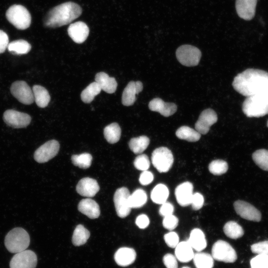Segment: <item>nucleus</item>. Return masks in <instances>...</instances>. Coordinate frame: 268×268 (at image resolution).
Segmentation results:
<instances>
[{
	"label": "nucleus",
	"mask_w": 268,
	"mask_h": 268,
	"mask_svg": "<svg viewBox=\"0 0 268 268\" xmlns=\"http://www.w3.org/2000/svg\"><path fill=\"white\" fill-rule=\"evenodd\" d=\"M187 241L193 249L197 252H201L207 245L205 235L199 228H195L191 231Z\"/></svg>",
	"instance_id": "25"
},
{
	"label": "nucleus",
	"mask_w": 268,
	"mask_h": 268,
	"mask_svg": "<svg viewBox=\"0 0 268 268\" xmlns=\"http://www.w3.org/2000/svg\"><path fill=\"white\" fill-rule=\"evenodd\" d=\"M90 237L89 231L83 225H78L75 228L72 237L73 244L79 246L84 244Z\"/></svg>",
	"instance_id": "36"
},
{
	"label": "nucleus",
	"mask_w": 268,
	"mask_h": 268,
	"mask_svg": "<svg viewBox=\"0 0 268 268\" xmlns=\"http://www.w3.org/2000/svg\"><path fill=\"white\" fill-rule=\"evenodd\" d=\"M176 135L181 139L189 142H196L200 139L201 134L196 130L188 126H183L177 129Z\"/></svg>",
	"instance_id": "28"
},
{
	"label": "nucleus",
	"mask_w": 268,
	"mask_h": 268,
	"mask_svg": "<svg viewBox=\"0 0 268 268\" xmlns=\"http://www.w3.org/2000/svg\"><path fill=\"white\" fill-rule=\"evenodd\" d=\"M81 7L77 3L68 1L51 9L44 19L45 26L56 28L67 25L82 13Z\"/></svg>",
	"instance_id": "2"
},
{
	"label": "nucleus",
	"mask_w": 268,
	"mask_h": 268,
	"mask_svg": "<svg viewBox=\"0 0 268 268\" xmlns=\"http://www.w3.org/2000/svg\"><path fill=\"white\" fill-rule=\"evenodd\" d=\"M217 121V116L215 112L211 109L204 110L201 113L195 126V129L202 134H206L210 127Z\"/></svg>",
	"instance_id": "15"
},
{
	"label": "nucleus",
	"mask_w": 268,
	"mask_h": 268,
	"mask_svg": "<svg viewBox=\"0 0 268 268\" xmlns=\"http://www.w3.org/2000/svg\"><path fill=\"white\" fill-rule=\"evenodd\" d=\"M178 222V218L176 216L171 214L164 217L162 224L166 229L173 230L177 226Z\"/></svg>",
	"instance_id": "44"
},
{
	"label": "nucleus",
	"mask_w": 268,
	"mask_h": 268,
	"mask_svg": "<svg viewBox=\"0 0 268 268\" xmlns=\"http://www.w3.org/2000/svg\"><path fill=\"white\" fill-rule=\"evenodd\" d=\"M251 268H268V255L258 254L250 261Z\"/></svg>",
	"instance_id": "41"
},
{
	"label": "nucleus",
	"mask_w": 268,
	"mask_h": 268,
	"mask_svg": "<svg viewBox=\"0 0 268 268\" xmlns=\"http://www.w3.org/2000/svg\"><path fill=\"white\" fill-rule=\"evenodd\" d=\"M258 0H236V9L238 16L246 20L253 19L255 15Z\"/></svg>",
	"instance_id": "19"
},
{
	"label": "nucleus",
	"mask_w": 268,
	"mask_h": 268,
	"mask_svg": "<svg viewBox=\"0 0 268 268\" xmlns=\"http://www.w3.org/2000/svg\"><path fill=\"white\" fill-rule=\"evenodd\" d=\"M8 50L14 55H22L28 53L31 49V45L24 40H17L9 43Z\"/></svg>",
	"instance_id": "33"
},
{
	"label": "nucleus",
	"mask_w": 268,
	"mask_h": 268,
	"mask_svg": "<svg viewBox=\"0 0 268 268\" xmlns=\"http://www.w3.org/2000/svg\"><path fill=\"white\" fill-rule=\"evenodd\" d=\"M151 161L153 166L159 172L165 173L172 167L174 157L169 149L166 147H160L153 151Z\"/></svg>",
	"instance_id": "6"
},
{
	"label": "nucleus",
	"mask_w": 268,
	"mask_h": 268,
	"mask_svg": "<svg viewBox=\"0 0 268 268\" xmlns=\"http://www.w3.org/2000/svg\"><path fill=\"white\" fill-rule=\"evenodd\" d=\"M30 241V237L27 231L22 228L16 227L6 234L4 245L9 252L15 254L26 250Z\"/></svg>",
	"instance_id": "4"
},
{
	"label": "nucleus",
	"mask_w": 268,
	"mask_h": 268,
	"mask_svg": "<svg viewBox=\"0 0 268 268\" xmlns=\"http://www.w3.org/2000/svg\"><path fill=\"white\" fill-rule=\"evenodd\" d=\"M211 254L213 259L224 263H234L237 259L236 252L233 248L228 242L221 240L213 244Z\"/></svg>",
	"instance_id": "8"
},
{
	"label": "nucleus",
	"mask_w": 268,
	"mask_h": 268,
	"mask_svg": "<svg viewBox=\"0 0 268 268\" xmlns=\"http://www.w3.org/2000/svg\"><path fill=\"white\" fill-rule=\"evenodd\" d=\"M149 109L159 113L164 117H169L177 111V105L173 103L165 102L161 98H156L151 100L148 104Z\"/></svg>",
	"instance_id": "21"
},
{
	"label": "nucleus",
	"mask_w": 268,
	"mask_h": 268,
	"mask_svg": "<svg viewBox=\"0 0 268 268\" xmlns=\"http://www.w3.org/2000/svg\"><path fill=\"white\" fill-rule=\"evenodd\" d=\"M194 264L197 268H212L213 258L208 253L198 252L193 257Z\"/></svg>",
	"instance_id": "32"
},
{
	"label": "nucleus",
	"mask_w": 268,
	"mask_h": 268,
	"mask_svg": "<svg viewBox=\"0 0 268 268\" xmlns=\"http://www.w3.org/2000/svg\"><path fill=\"white\" fill-rule=\"evenodd\" d=\"M163 262L166 268H178L177 258L171 254H166L163 258Z\"/></svg>",
	"instance_id": "47"
},
{
	"label": "nucleus",
	"mask_w": 268,
	"mask_h": 268,
	"mask_svg": "<svg viewBox=\"0 0 268 268\" xmlns=\"http://www.w3.org/2000/svg\"><path fill=\"white\" fill-rule=\"evenodd\" d=\"M154 179L153 174L147 170L143 171L140 174L139 181L142 185L146 186L150 184Z\"/></svg>",
	"instance_id": "49"
},
{
	"label": "nucleus",
	"mask_w": 268,
	"mask_h": 268,
	"mask_svg": "<svg viewBox=\"0 0 268 268\" xmlns=\"http://www.w3.org/2000/svg\"><path fill=\"white\" fill-rule=\"evenodd\" d=\"M34 101L40 108H45L49 104L51 97L48 90L44 87L35 85L32 87Z\"/></svg>",
	"instance_id": "27"
},
{
	"label": "nucleus",
	"mask_w": 268,
	"mask_h": 268,
	"mask_svg": "<svg viewBox=\"0 0 268 268\" xmlns=\"http://www.w3.org/2000/svg\"><path fill=\"white\" fill-rule=\"evenodd\" d=\"M267 127H268V121L267 122Z\"/></svg>",
	"instance_id": "53"
},
{
	"label": "nucleus",
	"mask_w": 268,
	"mask_h": 268,
	"mask_svg": "<svg viewBox=\"0 0 268 268\" xmlns=\"http://www.w3.org/2000/svg\"><path fill=\"white\" fill-rule=\"evenodd\" d=\"M150 164L148 157L144 154L136 156L134 162L135 168L142 171L147 170L150 166Z\"/></svg>",
	"instance_id": "42"
},
{
	"label": "nucleus",
	"mask_w": 268,
	"mask_h": 268,
	"mask_svg": "<svg viewBox=\"0 0 268 268\" xmlns=\"http://www.w3.org/2000/svg\"><path fill=\"white\" fill-rule=\"evenodd\" d=\"M100 187L96 180L86 177L81 179L77 183L76 190L82 196L93 197L99 191Z\"/></svg>",
	"instance_id": "20"
},
{
	"label": "nucleus",
	"mask_w": 268,
	"mask_h": 268,
	"mask_svg": "<svg viewBox=\"0 0 268 268\" xmlns=\"http://www.w3.org/2000/svg\"><path fill=\"white\" fill-rule=\"evenodd\" d=\"M228 169L227 163L223 160L212 161L208 165L209 172L214 175H221L225 173Z\"/></svg>",
	"instance_id": "40"
},
{
	"label": "nucleus",
	"mask_w": 268,
	"mask_h": 268,
	"mask_svg": "<svg viewBox=\"0 0 268 268\" xmlns=\"http://www.w3.org/2000/svg\"><path fill=\"white\" fill-rule=\"evenodd\" d=\"M67 33L71 39L75 43H83L88 37L89 29L83 22L77 21L70 24Z\"/></svg>",
	"instance_id": "16"
},
{
	"label": "nucleus",
	"mask_w": 268,
	"mask_h": 268,
	"mask_svg": "<svg viewBox=\"0 0 268 268\" xmlns=\"http://www.w3.org/2000/svg\"><path fill=\"white\" fill-rule=\"evenodd\" d=\"M175 248V257L181 262L187 263L193 259V249L188 241L179 242Z\"/></svg>",
	"instance_id": "26"
},
{
	"label": "nucleus",
	"mask_w": 268,
	"mask_h": 268,
	"mask_svg": "<svg viewBox=\"0 0 268 268\" xmlns=\"http://www.w3.org/2000/svg\"><path fill=\"white\" fill-rule=\"evenodd\" d=\"M164 239L167 246L175 248L179 243V237L175 232L171 231L165 234Z\"/></svg>",
	"instance_id": "45"
},
{
	"label": "nucleus",
	"mask_w": 268,
	"mask_h": 268,
	"mask_svg": "<svg viewBox=\"0 0 268 268\" xmlns=\"http://www.w3.org/2000/svg\"><path fill=\"white\" fill-rule=\"evenodd\" d=\"M73 165L82 169L88 168L91 165L92 157L88 153L73 155L71 157Z\"/></svg>",
	"instance_id": "39"
},
{
	"label": "nucleus",
	"mask_w": 268,
	"mask_h": 268,
	"mask_svg": "<svg viewBox=\"0 0 268 268\" xmlns=\"http://www.w3.org/2000/svg\"><path fill=\"white\" fill-rule=\"evenodd\" d=\"M143 89V85L141 81H131L125 88L122 97L123 105L129 106L133 105L136 101V95Z\"/></svg>",
	"instance_id": "17"
},
{
	"label": "nucleus",
	"mask_w": 268,
	"mask_h": 268,
	"mask_svg": "<svg viewBox=\"0 0 268 268\" xmlns=\"http://www.w3.org/2000/svg\"><path fill=\"white\" fill-rule=\"evenodd\" d=\"M176 56L178 61L182 65L194 67L199 64L201 53V51L195 46L184 45L177 49Z\"/></svg>",
	"instance_id": "7"
},
{
	"label": "nucleus",
	"mask_w": 268,
	"mask_h": 268,
	"mask_svg": "<svg viewBox=\"0 0 268 268\" xmlns=\"http://www.w3.org/2000/svg\"><path fill=\"white\" fill-rule=\"evenodd\" d=\"M130 193L126 187L116 190L114 196V202L117 215L121 218L127 217L131 212L132 208L129 203Z\"/></svg>",
	"instance_id": "10"
},
{
	"label": "nucleus",
	"mask_w": 268,
	"mask_h": 268,
	"mask_svg": "<svg viewBox=\"0 0 268 268\" xmlns=\"http://www.w3.org/2000/svg\"><path fill=\"white\" fill-rule=\"evenodd\" d=\"M121 129L117 123H113L107 126L104 129V135L110 143L117 142L121 137Z\"/></svg>",
	"instance_id": "31"
},
{
	"label": "nucleus",
	"mask_w": 268,
	"mask_h": 268,
	"mask_svg": "<svg viewBox=\"0 0 268 268\" xmlns=\"http://www.w3.org/2000/svg\"><path fill=\"white\" fill-rule=\"evenodd\" d=\"M37 257L36 254L30 250H25L15 253L11 258L10 268H36Z\"/></svg>",
	"instance_id": "9"
},
{
	"label": "nucleus",
	"mask_w": 268,
	"mask_h": 268,
	"mask_svg": "<svg viewBox=\"0 0 268 268\" xmlns=\"http://www.w3.org/2000/svg\"><path fill=\"white\" fill-rule=\"evenodd\" d=\"M135 224L139 228L145 229L149 224V219L146 215L141 214L136 217Z\"/></svg>",
	"instance_id": "50"
},
{
	"label": "nucleus",
	"mask_w": 268,
	"mask_h": 268,
	"mask_svg": "<svg viewBox=\"0 0 268 268\" xmlns=\"http://www.w3.org/2000/svg\"><path fill=\"white\" fill-rule=\"evenodd\" d=\"M8 44V35L5 32L0 30V54L5 52Z\"/></svg>",
	"instance_id": "51"
},
{
	"label": "nucleus",
	"mask_w": 268,
	"mask_h": 268,
	"mask_svg": "<svg viewBox=\"0 0 268 268\" xmlns=\"http://www.w3.org/2000/svg\"><path fill=\"white\" fill-rule=\"evenodd\" d=\"M182 268H190L189 267H183Z\"/></svg>",
	"instance_id": "52"
},
{
	"label": "nucleus",
	"mask_w": 268,
	"mask_h": 268,
	"mask_svg": "<svg viewBox=\"0 0 268 268\" xmlns=\"http://www.w3.org/2000/svg\"></svg>",
	"instance_id": "54"
},
{
	"label": "nucleus",
	"mask_w": 268,
	"mask_h": 268,
	"mask_svg": "<svg viewBox=\"0 0 268 268\" xmlns=\"http://www.w3.org/2000/svg\"><path fill=\"white\" fill-rule=\"evenodd\" d=\"M147 196L146 192L142 189H138L130 194L129 203L132 208H136L142 206L147 201Z\"/></svg>",
	"instance_id": "34"
},
{
	"label": "nucleus",
	"mask_w": 268,
	"mask_h": 268,
	"mask_svg": "<svg viewBox=\"0 0 268 268\" xmlns=\"http://www.w3.org/2000/svg\"><path fill=\"white\" fill-rule=\"evenodd\" d=\"M78 209L80 212L91 219L98 218L100 214L98 204L91 199L82 200L78 203Z\"/></svg>",
	"instance_id": "23"
},
{
	"label": "nucleus",
	"mask_w": 268,
	"mask_h": 268,
	"mask_svg": "<svg viewBox=\"0 0 268 268\" xmlns=\"http://www.w3.org/2000/svg\"><path fill=\"white\" fill-rule=\"evenodd\" d=\"M149 141V139L147 136L141 135L131 138L129 142V146L130 149L134 153L139 154L147 148Z\"/></svg>",
	"instance_id": "30"
},
{
	"label": "nucleus",
	"mask_w": 268,
	"mask_h": 268,
	"mask_svg": "<svg viewBox=\"0 0 268 268\" xmlns=\"http://www.w3.org/2000/svg\"><path fill=\"white\" fill-rule=\"evenodd\" d=\"M11 94L20 102L30 105L34 101L33 91L27 83L24 81H16L11 85Z\"/></svg>",
	"instance_id": "11"
},
{
	"label": "nucleus",
	"mask_w": 268,
	"mask_h": 268,
	"mask_svg": "<svg viewBox=\"0 0 268 268\" xmlns=\"http://www.w3.org/2000/svg\"><path fill=\"white\" fill-rule=\"evenodd\" d=\"M60 144L58 141L53 139L47 141L40 146L34 152V159L38 163H45L53 157L58 153Z\"/></svg>",
	"instance_id": "13"
},
{
	"label": "nucleus",
	"mask_w": 268,
	"mask_h": 268,
	"mask_svg": "<svg viewBox=\"0 0 268 268\" xmlns=\"http://www.w3.org/2000/svg\"><path fill=\"white\" fill-rule=\"evenodd\" d=\"M242 111L248 117H261L268 114V91L247 97Z\"/></svg>",
	"instance_id": "3"
},
{
	"label": "nucleus",
	"mask_w": 268,
	"mask_h": 268,
	"mask_svg": "<svg viewBox=\"0 0 268 268\" xmlns=\"http://www.w3.org/2000/svg\"><path fill=\"white\" fill-rule=\"evenodd\" d=\"M7 20L18 29L28 28L31 22V15L23 6L14 4L9 7L6 12Z\"/></svg>",
	"instance_id": "5"
},
{
	"label": "nucleus",
	"mask_w": 268,
	"mask_h": 268,
	"mask_svg": "<svg viewBox=\"0 0 268 268\" xmlns=\"http://www.w3.org/2000/svg\"><path fill=\"white\" fill-rule=\"evenodd\" d=\"M223 231L228 237L233 239H238L244 235V230L242 227L234 221H229L226 222L224 225Z\"/></svg>",
	"instance_id": "35"
},
{
	"label": "nucleus",
	"mask_w": 268,
	"mask_h": 268,
	"mask_svg": "<svg viewBox=\"0 0 268 268\" xmlns=\"http://www.w3.org/2000/svg\"><path fill=\"white\" fill-rule=\"evenodd\" d=\"M101 88L96 82H93L88 85L81 92V99L85 103H90L94 97L100 93Z\"/></svg>",
	"instance_id": "37"
},
{
	"label": "nucleus",
	"mask_w": 268,
	"mask_h": 268,
	"mask_svg": "<svg viewBox=\"0 0 268 268\" xmlns=\"http://www.w3.org/2000/svg\"><path fill=\"white\" fill-rule=\"evenodd\" d=\"M175 195L177 202L182 206L191 204L193 195V185L190 182L179 185L175 189Z\"/></svg>",
	"instance_id": "18"
},
{
	"label": "nucleus",
	"mask_w": 268,
	"mask_h": 268,
	"mask_svg": "<svg viewBox=\"0 0 268 268\" xmlns=\"http://www.w3.org/2000/svg\"><path fill=\"white\" fill-rule=\"evenodd\" d=\"M253 161L261 169L268 171V150L261 149L253 153Z\"/></svg>",
	"instance_id": "38"
},
{
	"label": "nucleus",
	"mask_w": 268,
	"mask_h": 268,
	"mask_svg": "<svg viewBox=\"0 0 268 268\" xmlns=\"http://www.w3.org/2000/svg\"><path fill=\"white\" fill-rule=\"evenodd\" d=\"M234 207L237 214L245 219L256 222L261 220L260 211L247 201H236L234 203Z\"/></svg>",
	"instance_id": "14"
},
{
	"label": "nucleus",
	"mask_w": 268,
	"mask_h": 268,
	"mask_svg": "<svg viewBox=\"0 0 268 268\" xmlns=\"http://www.w3.org/2000/svg\"><path fill=\"white\" fill-rule=\"evenodd\" d=\"M136 255V252L134 249L122 247L116 251L114 255V259L118 265L126 267L134 262Z\"/></svg>",
	"instance_id": "22"
},
{
	"label": "nucleus",
	"mask_w": 268,
	"mask_h": 268,
	"mask_svg": "<svg viewBox=\"0 0 268 268\" xmlns=\"http://www.w3.org/2000/svg\"><path fill=\"white\" fill-rule=\"evenodd\" d=\"M3 120L8 126L19 129L28 126L31 122V118L26 113L9 109L3 113Z\"/></svg>",
	"instance_id": "12"
},
{
	"label": "nucleus",
	"mask_w": 268,
	"mask_h": 268,
	"mask_svg": "<svg viewBox=\"0 0 268 268\" xmlns=\"http://www.w3.org/2000/svg\"><path fill=\"white\" fill-rule=\"evenodd\" d=\"M169 194L167 187L163 184H159L152 189L150 197L153 202L162 204L167 201Z\"/></svg>",
	"instance_id": "29"
},
{
	"label": "nucleus",
	"mask_w": 268,
	"mask_h": 268,
	"mask_svg": "<svg viewBox=\"0 0 268 268\" xmlns=\"http://www.w3.org/2000/svg\"><path fill=\"white\" fill-rule=\"evenodd\" d=\"M95 81L100 86L101 90L108 93H114L117 87V82L114 77H110L104 72H99L95 75Z\"/></svg>",
	"instance_id": "24"
},
{
	"label": "nucleus",
	"mask_w": 268,
	"mask_h": 268,
	"mask_svg": "<svg viewBox=\"0 0 268 268\" xmlns=\"http://www.w3.org/2000/svg\"><path fill=\"white\" fill-rule=\"evenodd\" d=\"M251 251L257 254L268 255V241L255 243L251 246Z\"/></svg>",
	"instance_id": "43"
},
{
	"label": "nucleus",
	"mask_w": 268,
	"mask_h": 268,
	"mask_svg": "<svg viewBox=\"0 0 268 268\" xmlns=\"http://www.w3.org/2000/svg\"><path fill=\"white\" fill-rule=\"evenodd\" d=\"M203 203L204 198L201 194L200 193L193 194L191 204L194 210H198L200 209L202 207Z\"/></svg>",
	"instance_id": "46"
},
{
	"label": "nucleus",
	"mask_w": 268,
	"mask_h": 268,
	"mask_svg": "<svg viewBox=\"0 0 268 268\" xmlns=\"http://www.w3.org/2000/svg\"><path fill=\"white\" fill-rule=\"evenodd\" d=\"M232 86L246 97L268 91V72L259 69H247L234 77Z\"/></svg>",
	"instance_id": "1"
},
{
	"label": "nucleus",
	"mask_w": 268,
	"mask_h": 268,
	"mask_svg": "<svg viewBox=\"0 0 268 268\" xmlns=\"http://www.w3.org/2000/svg\"><path fill=\"white\" fill-rule=\"evenodd\" d=\"M174 210L173 205L167 201L161 204L159 210L160 215L165 217L171 214H173Z\"/></svg>",
	"instance_id": "48"
}]
</instances>
